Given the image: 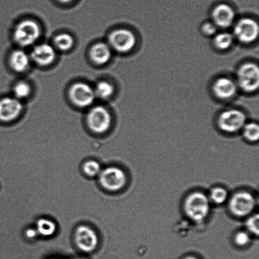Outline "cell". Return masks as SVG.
Returning a JSON list of instances; mask_svg holds the SVG:
<instances>
[{"mask_svg":"<svg viewBox=\"0 0 259 259\" xmlns=\"http://www.w3.org/2000/svg\"><path fill=\"white\" fill-rule=\"evenodd\" d=\"M184 210L190 220L202 222L209 214L210 200L202 192L192 193L185 200Z\"/></svg>","mask_w":259,"mask_h":259,"instance_id":"6da1fadb","label":"cell"},{"mask_svg":"<svg viewBox=\"0 0 259 259\" xmlns=\"http://www.w3.org/2000/svg\"><path fill=\"white\" fill-rule=\"evenodd\" d=\"M39 25L32 20H24L15 27L14 32L15 41L20 47H27L34 44L40 36Z\"/></svg>","mask_w":259,"mask_h":259,"instance_id":"7a4b0ae2","label":"cell"},{"mask_svg":"<svg viewBox=\"0 0 259 259\" xmlns=\"http://www.w3.org/2000/svg\"><path fill=\"white\" fill-rule=\"evenodd\" d=\"M98 178L101 186L110 192L119 191L126 184L125 172L117 167L111 166L101 170Z\"/></svg>","mask_w":259,"mask_h":259,"instance_id":"3957f363","label":"cell"},{"mask_svg":"<svg viewBox=\"0 0 259 259\" xmlns=\"http://www.w3.org/2000/svg\"><path fill=\"white\" fill-rule=\"evenodd\" d=\"M111 116L109 111L102 106L91 108L87 116V123L91 131L97 134H103L110 129Z\"/></svg>","mask_w":259,"mask_h":259,"instance_id":"277c9868","label":"cell"},{"mask_svg":"<svg viewBox=\"0 0 259 259\" xmlns=\"http://www.w3.org/2000/svg\"><path fill=\"white\" fill-rule=\"evenodd\" d=\"M256 201L254 197L248 192H240L233 195L229 202V209L236 217H248L254 210Z\"/></svg>","mask_w":259,"mask_h":259,"instance_id":"5b68a950","label":"cell"},{"mask_svg":"<svg viewBox=\"0 0 259 259\" xmlns=\"http://www.w3.org/2000/svg\"><path fill=\"white\" fill-rule=\"evenodd\" d=\"M238 84L243 91L252 93L257 91L259 86V69L258 66L247 63L239 68L237 73Z\"/></svg>","mask_w":259,"mask_h":259,"instance_id":"8992f818","label":"cell"},{"mask_svg":"<svg viewBox=\"0 0 259 259\" xmlns=\"http://www.w3.org/2000/svg\"><path fill=\"white\" fill-rule=\"evenodd\" d=\"M111 48L119 53H127L136 45V35L131 30L120 29L114 30L108 37Z\"/></svg>","mask_w":259,"mask_h":259,"instance_id":"52a82bcc","label":"cell"},{"mask_svg":"<svg viewBox=\"0 0 259 259\" xmlns=\"http://www.w3.org/2000/svg\"><path fill=\"white\" fill-rule=\"evenodd\" d=\"M68 95L72 102L80 108L93 105L96 98L94 89L83 82L75 83L71 86Z\"/></svg>","mask_w":259,"mask_h":259,"instance_id":"ba28073f","label":"cell"},{"mask_svg":"<svg viewBox=\"0 0 259 259\" xmlns=\"http://www.w3.org/2000/svg\"><path fill=\"white\" fill-rule=\"evenodd\" d=\"M246 124V116L242 111L230 110L224 111L218 118V126L222 131L235 133L242 129Z\"/></svg>","mask_w":259,"mask_h":259,"instance_id":"9c48e42d","label":"cell"},{"mask_svg":"<svg viewBox=\"0 0 259 259\" xmlns=\"http://www.w3.org/2000/svg\"><path fill=\"white\" fill-rule=\"evenodd\" d=\"M74 239L76 245L82 252L90 253L98 244V237L95 230L87 226H80L75 230Z\"/></svg>","mask_w":259,"mask_h":259,"instance_id":"30bf717a","label":"cell"},{"mask_svg":"<svg viewBox=\"0 0 259 259\" xmlns=\"http://www.w3.org/2000/svg\"><path fill=\"white\" fill-rule=\"evenodd\" d=\"M259 28L257 22L252 19L245 18L236 24L234 29L235 37L240 42L248 44L257 39Z\"/></svg>","mask_w":259,"mask_h":259,"instance_id":"8fae6325","label":"cell"},{"mask_svg":"<svg viewBox=\"0 0 259 259\" xmlns=\"http://www.w3.org/2000/svg\"><path fill=\"white\" fill-rule=\"evenodd\" d=\"M23 110L21 101L15 98L7 97L0 100V121L10 122L19 117Z\"/></svg>","mask_w":259,"mask_h":259,"instance_id":"7c38bea8","label":"cell"},{"mask_svg":"<svg viewBox=\"0 0 259 259\" xmlns=\"http://www.w3.org/2000/svg\"><path fill=\"white\" fill-rule=\"evenodd\" d=\"M211 15L213 23L223 29L230 27L235 19L234 10L227 4H220L214 7Z\"/></svg>","mask_w":259,"mask_h":259,"instance_id":"4fadbf2b","label":"cell"},{"mask_svg":"<svg viewBox=\"0 0 259 259\" xmlns=\"http://www.w3.org/2000/svg\"><path fill=\"white\" fill-rule=\"evenodd\" d=\"M30 58L33 62L40 66L50 65L56 58L55 48L47 43L35 46L33 48Z\"/></svg>","mask_w":259,"mask_h":259,"instance_id":"5bb4252c","label":"cell"},{"mask_svg":"<svg viewBox=\"0 0 259 259\" xmlns=\"http://www.w3.org/2000/svg\"><path fill=\"white\" fill-rule=\"evenodd\" d=\"M213 93L221 100H229L236 95L237 85L234 81L227 77H221L213 84Z\"/></svg>","mask_w":259,"mask_h":259,"instance_id":"9a60e30c","label":"cell"},{"mask_svg":"<svg viewBox=\"0 0 259 259\" xmlns=\"http://www.w3.org/2000/svg\"><path fill=\"white\" fill-rule=\"evenodd\" d=\"M91 60L96 64L103 65L111 59V48L105 42H98L93 46L90 51Z\"/></svg>","mask_w":259,"mask_h":259,"instance_id":"2e32d148","label":"cell"},{"mask_svg":"<svg viewBox=\"0 0 259 259\" xmlns=\"http://www.w3.org/2000/svg\"><path fill=\"white\" fill-rule=\"evenodd\" d=\"M10 64L13 70L17 72H23L29 67L30 58L24 51L17 50L10 55Z\"/></svg>","mask_w":259,"mask_h":259,"instance_id":"e0dca14e","label":"cell"},{"mask_svg":"<svg viewBox=\"0 0 259 259\" xmlns=\"http://www.w3.org/2000/svg\"><path fill=\"white\" fill-rule=\"evenodd\" d=\"M38 234L45 237H52L57 232V225L55 223L47 218H40L36 223Z\"/></svg>","mask_w":259,"mask_h":259,"instance_id":"ac0fdd59","label":"cell"},{"mask_svg":"<svg viewBox=\"0 0 259 259\" xmlns=\"http://www.w3.org/2000/svg\"><path fill=\"white\" fill-rule=\"evenodd\" d=\"M55 47L62 52H67L72 48L74 40L72 35L63 33L56 36L54 39Z\"/></svg>","mask_w":259,"mask_h":259,"instance_id":"d6986e66","label":"cell"},{"mask_svg":"<svg viewBox=\"0 0 259 259\" xmlns=\"http://www.w3.org/2000/svg\"><path fill=\"white\" fill-rule=\"evenodd\" d=\"M94 90H95L96 97L101 100H106L113 95L114 88L110 83L106 81H101L98 83Z\"/></svg>","mask_w":259,"mask_h":259,"instance_id":"ffe728a7","label":"cell"},{"mask_svg":"<svg viewBox=\"0 0 259 259\" xmlns=\"http://www.w3.org/2000/svg\"><path fill=\"white\" fill-rule=\"evenodd\" d=\"M233 41L232 35L230 33L223 32L215 35L214 39L215 47L220 50H226L232 46Z\"/></svg>","mask_w":259,"mask_h":259,"instance_id":"44dd1931","label":"cell"},{"mask_svg":"<svg viewBox=\"0 0 259 259\" xmlns=\"http://www.w3.org/2000/svg\"><path fill=\"white\" fill-rule=\"evenodd\" d=\"M228 197L227 190L223 187H215L210 193L209 200L215 204H222Z\"/></svg>","mask_w":259,"mask_h":259,"instance_id":"7402d4cb","label":"cell"},{"mask_svg":"<svg viewBox=\"0 0 259 259\" xmlns=\"http://www.w3.org/2000/svg\"><path fill=\"white\" fill-rule=\"evenodd\" d=\"M243 136L250 142H257L259 139V126L257 123L245 124L243 127Z\"/></svg>","mask_w":259,"mask_h":259,"instance_id":"603a6c76","label":"cell"},{"mask_svg":"<svg viewBox=\"0 0 259 259\" xmlns=\"http://www.w3.org/2000/svg\"><path fill=\"white\" fill-rule=\"evenodd\" d=\"M31 93V88L29 83L25 82H19L15 85L14 88V94L15 98L19 100L29 97Z\"/></svg>","mask_w":259,"mask_h":259,"instance_id":"cb8c5ba5","label":"cell"},{"mask_svg":"<svg viewBox=\"0 0 259 259\" xmlns=\"http://www.w3.org/2000/svg\"><path fill=\"white\" fill-rule=\"evenodd\" d=\"M83 171L89 177L98 176L101 171L100 163L96 161H88L83 164Z\"/></svg>","mask_w":259,"mask_h":259,"instance_id":"d4e9b609","label":"cell"},{"mask_svg":"<svg viewBox=\"0 0 259 259\" xmlns=\"http://www.w3.org/2000/svg\"><path fill=\"white\" fill-rule=\"evenodd\" d=\"M246 227L248 232L252 234L258 235L259 233V217L258 214L250 215L246 222Z\"/></svg>","mask_w":259,"mask_h":259,"instance_id":"484cf974","label":"cell"},{"mask_svg":"<svg viewBox=\"0 0 259 259\" xmlns=\"http://www.w3.org/2000/svg\"><path fill=\"white\" fill-rule=\"evenodd\" d=\"M251 238L249 233L246 232H240L235 236V242L239 247H245L249 244Z\"/></svg>","mask_w":259,"mask_h":259,"instance_id":"4316f807","label":"cell"},{"mask_svg":"<svg viewBox=\"0 0 259 259\" xmlns=\"http://www.w3.org/2000/svg\"><path fill=\"white\" fill-rule=\"evenodd\" d=\"M217 26L214 23L206 22L205 23L202 27L203 33L206 35H214L217 32Z\"/></svg>","mask_w":259,"mask_h":259,"instance_id":"83f0119b","label":"cell"},{"mask_svg":"<svg viewBox=\"0 0 259 259\" xmlns=\"http://www.w3.org/2000/svg\"><path fill=\"white\" fill-rule=\"evenodd\" d=\"M26 237L28 238H35L37 237L38 233L36 229H33V228H30L26 231Z\"/></svg>","mask_w":259,"mask_h":259,"instance_id":"f1b7e54d","label":"cell"},{"mask_svg":"<svg viewBox=\"0 0 259 259\" xmlns=\"http://www.w3.org/2000/svg\"><path fill=\"white\" fill-rule=\"evenodd\" d=\"M58 1L63 3V4H68V3L72 2L73 0H58Z\"/></svg>","mask_w":259,"mask_h":259,"instance_id":"f546056e","label":"cell"},{"mask_svg":"<svg viewBox=\"0 0 259 259\" xmlns=\"http://www.w3.org/2000/svg\"><path fill=\"white\" fill-rule=\"evenodd\" d=\"M185 259H198V258L196 257H188L187 258H185Z\"/></svg>","mask_w":259,"mask_h":259,"instance_id":"4dcf8cb0","label":"cell"},{"mask_svg":"<svg viewBox=\"0 0 259 259\" xmlns=\"http://www.w3.org/2000/svg\"><path fill=\"white\" fill-rule=\"evenodd\" d=\"M72 259H84V258H72Z\"/></svg>","mask_w":259,"mask_h":259,"instance_id":"1f68e13d","label":"cell"},{"mask_svg":"<svg viewBox=\"0 0 259 259\" xmlns=\"http://www.w3.org/2000/svg\"><path fill=\"white\" fill-rule=\"evenodd\" d=\"M53 259H56V258H53Z\"/></svg>","mask_w":259,"mask_h":259,"instance_id":"d6a6232c","label":"cell"}]
</instances>
